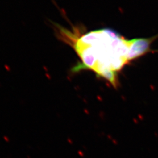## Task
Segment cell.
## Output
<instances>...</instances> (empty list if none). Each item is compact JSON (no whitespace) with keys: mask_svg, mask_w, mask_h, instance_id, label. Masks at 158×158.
I'll return each instance as SVG.
<instances>
[{"mask_svg":"<svg viewBox=\"0 0 158 158\" xmlns=\"http://www.w3.org/2000/svg\"><path fill=\"white\" fill-rule=\"evenodd\" d=\"M56 26L59 39L73 48L81 60L72 72L91 70L114 87L118 86V74L125 65L152 52L149 38L128 40L111 29L83 33L78 28Z\"/></svg>","mask_w":158,"mask_h":158,"instance_id":"6da1fadb","label":"cell"}]
</instances>
